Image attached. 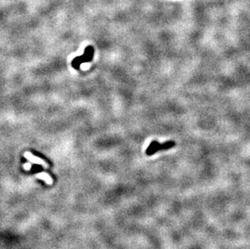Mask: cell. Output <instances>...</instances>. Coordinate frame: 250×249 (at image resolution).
<instances>
[{"label":"cell","mask_w":250,"mask_h":249,"mask_svg":"<svg viewBox=\"0 0 250 249\" xmlns=\"http://www.w3.org/2000/svg\"><path fill=\"white\" fill-rule=\"evenodd\" d=\"M159 151H163V144L157 141H152L149 145V147L147 148L146 154L148 156H151Z\"/></svg>","instance_id":"6da1fadb"},{"label":"cell","mask_w":250,"mask_h":249,"mask_svg":"<svg viewBox=\"0 0 250 249\" xmlns=\"http://www.w3.org/2000/svg\"><path fill=\"white\" fill-rule=\"evenodd\" d=\"M24 156V158H26L30 163H35V164L42 165V166H43V167H48V164H47L45 161L42 160V159L37 157V156L33 155L32 154V153H30V152H25Z\"/></svg>","instance_id":"7a4b0ae2"},{"label":"cell","mask_w":250,"mask_h":249,"mask_svg":"<svg viewBox=\"0 0 250 249\" xmlns=\"http://www.w3.org/2000/svg\"><path fill=\"white\" fill-rule=\"evenodd\" d=\"M36 177H37V179L44 180V181L46 182L47 184H49V185H51V184H53L52 177H51L48 173H46V172H41V173L37 174V175H36Z\"/></svg>","instance_id":"3957f363"},{"label":"cell","mask_w":250,"mask_h":249,"mask_svg":"<svg viewBox=\"0 0 250 249\" xmlns=\"http://www.w3.org/2000/svg\"><path fill=\"white\" fill-rule=\"evenodd\" d=\"M23 167H24V170H26V171H28L29 169H31V167H32V164H31L30 163H25V164H24V166H23Z\"/></svg>","instance_id":"277c9868"}]
</instances>
